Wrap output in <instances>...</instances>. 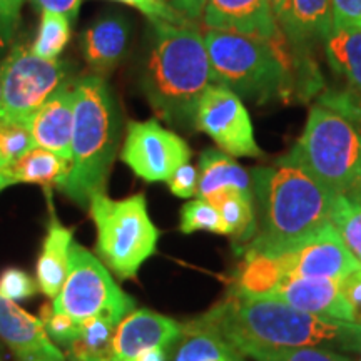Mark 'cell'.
Here are the masks:
<instances>
[{"instance_id":"obj_39","label":"cell","mask_w":361,"mask_h":361,"mask_svg":"<svg viewBox=\"0 0 361 361\" xmlns=\"http://www.w3.org/2000/svg\"><path fill=\"white\" fill-rule=\"evenodd\" d=\"M34 6L40 8V12H57L66 16L67 19L75 20L82 0H32Z\"/></svg>"},{"instance_id":"obj_14","label":"cell","mask_w":361,"mask_h":361,"mask_svg":"<svg viewBox=\"0 0 361 361\" xmlns=\"http://www.w3.org/2000/svg\"><path fill=\"white\" fill-rule=\"evenodd\" d=\"M183 336V326L173 318L151 310L129 313L117 324L112 341V361H133L142 351L169 348Z\"/></svg>"},{"instance_id":"obj_24","label":"cell","mask_w":361,"mask_h":361,"mask_svg":"<svg viewBox=\"0 0 361 361\" xmlns=\"http://www.w3.org/2000/svg\"><path fill=\"white\" fill-rule=\"evenodd\" d=\"M69 168V159L45 151L42 147H34L8 166V174L16 184L27 183L44 188H59L66 180Z\"/></svg>"},{"instance_id":"obj_41","label":"cell","mask_w":361,"mask_h":361,"mask_svg":"<svg viewBox=\"0 0 361 361\" xmlns=\"http://www.w3.org/2000/svg\"><path fill=\"white\" fill-rule=\"evenodd\" d=\"M166 2H168L174 11L183 13L188 20L197 22L201 20L207 0H166Z\"/></svg>"},{"instance_id":"obj_19","label":"cell","mask_w":361,"mask_h":361,"mask_svg":"<svg viewBox=\"0 0 361 361\" xmlns=\"http://www.w3.org/2000/svg\"><path fill=\"white\" fill-rule=\"evenodd\" d=\"M276 22L293 47L324 42L333 30L331 0H284Z\"/></svg>"},{"instance_id":"obj_22","label":"cell","mask_w":361,"mask_h":361,"mask_svg":"<svg viewBox=\"0 0 361 361\" xmlns=\"http://www.w3.org/2000/svg\"><path fill=\"white\" fill-rule=\"evenodd\" d=\"M284 279L278 256L243 251V263L234 276L231 295L241 298H271Z\"/></svg>"},{"instance_id":"obj_15","label":"cell","mask_w":361,"mask_h":361,"mask_svg":"<svg viewBox=\"0 0 361 361\" xmlns=\"http://www.w3.org/2000/svg\"><path fill=\"white\" fill-rule=\"evenodd\" d=\"M133 27L123 13L109 12L99 16L80 37L84 61L92 74L109 75L128 56Z\"/></svg>"},{"instance_id":"obj_48","label":"cell","mask_w":361,"mask_h":361,"mask_svg":"<svg viewBox=\"0 0 361 361\" xmlns=\"http://www.w3.org/2000/svg\"><path fill=\"white\" fill-rule=\"evenodd\" d=\"M360 129H361V121H360Z\"/></svg>"},{"instance_id":"obj_28","label":"cell","mask_w":361,"mask_h":361,"mask_svg":"<svg viewBox=\"0 0 361 361\" xmlns=\"http://www.w3.org/2000/svg\"><path fill=\"white\" fill-rule=\"evenodd\" d=\"M183 341L176 351L174 361H209L238 356L214 331L194 319L183 326Z\"/></svg>"},{"instance_id":"obj_10","label":"cell","mask_w":361,"mask_h":361,"mask_svg":"<svg viewBox=\"0 0 361 361\" xmlns=\"http://www.w3.org/2000/svg\"><path fill=\"white\" fill-rule=\"evenodd\" d=\"M194 129L209 135L233 157H261L250 112L241 97L219 84H209L197 102Z\"/></svg>"},{"instance_id":"obj_42","label":"cell","mask_w":361,"mask_h":361,"mask_svg":"<svg viewBox=\"0 0 361 361\" xmlns=\"http://www.w3.org/2000/svg\"><path fill=\"white\" fill-rule=\"evenodd\" d=\"M133 361H166L164 348H151L139 353Z\"/></svg>"},{"instance_id":"obj_1","label":"cell","mask_w":361,"mask_h":361,"mask_svg":"<svg viewBox=\"0 0 361 361\" xmlns=\"http://www.w3.org/2000/svg\"><path fill=\"white\" fill-rule=\"evenodd\" d=\"M196 322L214 331L233 351L243 345L361 351V324L306 313L273 298L252 300L229 293Z\"/></svg>"},{"instance_id":"obj_40","label":"cell","mask_w":361,"mask_h":361,"mask_svg":"<svg viewBox=\"0 0 361 361\" xmlns=\"http://www.w3.org/2000/svg\"><path fill=\"white\" fill-rule=\"evenodd\" d=\"M25 0H0V27L8 35L19 20L22 6Z\"/></svg>"},{"instance_id":"obj_33","label":"cell","mask_w":361,"mask_h":361,"mask_svg":"<svg viewBox=\"0 0 361 361\" xmlns=\"http://www.w3.org/2000/svg\"><path fill=\"white\" fill-rule=\"evenodd\" d=\"M40 322H42L49 338L67 346L79 336L80 323H82L79 319L72 318L71 314L59 313V311L54 310L52 305L42 306V310H40Z\"/></svg>"},{"instance_id":"obj_26","label":"cell","mask_w":361,"mask_h":361,"mask_svg":"<svg viewBox=\"0 0 361 361\" xmlns=\"http://www.w3.org/2000/svg\"><path fill=\"white\" fill-rule=\"evenodd\" d=\"M117 324L107 316L82 319L80 333L69 345L74 361H112V341Z\"/></svg>"},{"instance_id":"obj_18","label":"cell","mask_w":361,"mask_h":361,"mask_svg":"<svg viewBox=\"0 0 361 361\" xmlns=\"http://www.w3.org/2000/svg\"><path fill=\"white\" fill-rule=\"evenodd\" d=\"M74 84L69 82L59 89L29 119L35 147H42L69 161L74 130Z\"/></svg>"},{"instance_id":"obj_36","label":"cell","mask_w":361,"mask_h":361,"mask_svg":"<svg viewBox=\"0 0 361 361\" xmlns=\"http://www.w3.org/2000/svg\"><path fill=\"white\" fill-rule=\"evenodd\" d=\"M197 180H200V171L192 164H184L176 173L166 180L169 186V191L180 200H189V197L197 194Z\"/></svg>"},{"instance_id":"obj_7","label":"cell","mask_w":361,"mask_h":361,"mask_svg":"<svg viewBox=\"0 0 361 361\" xmlns=\"http://www.w3.org/2000/svg\"><path fill=\"white\" fill-rule=\"evenodd\" d=\"M90 218L97 228L96 252L121 279L134 278L154 255L159 231L147 213L142 192L124 200H111L106 192L89 202Z\"/></svg>"},{"instance_id":"obj_11","label":"cell","mask_w":361,"mask_h":361,"mask_svg":"<svg viewBox=\"0 0 361 361\" xmlns=\"http://www.w3.org/2000/svg\"><path fill=\"white\" fill-rule=\"evenodd\" d=\"M121 159L135 176L147 183H157L168 180L176 169L191 161V147L179 134L162 128L156 119L130 121Z\"/></svg>"},{"instance_id":"obj_21","label":"cell","mask_w":361,"mask_h":361,"mask_svg":"<svg viewBox=\"0 0 361 361\" xmlns=\"http://www.w3.org/2000/svg\"><path fill=\"white\" fill-rule=\"evenodd\" d=\"M200 180H197V197L207 200L213 194L224 189H236L255 197L252 178L247 171L226 154L221 149H206L200 159Z\"/></svg>"},{"instance_id":"obj_47","label":"cell","mask_w":361,"mask_h":361,"mask_svg":"<svg viewBox=\"0 0 361 361\" xmlns=\"http://www.w3.org/2000/svg\"><path fill=\"white\" fill-rule=\"evenodd\" d=\"M238 361H250V360H247V358H243V356H239V355H238Z\"/></svg>"},{"instance_id":"obj_4","label":"cell","mask_w":361,"mask_h":361,"mask_svg":"<svg viewBox=\"0 0 361 361\" xmlns=\"http://www.w3.org/2000/svg\"><path fill=\"white\" fill-rule=\"evenodd\" d=\"M71 168L62 192L80 207L106 192L121 142V111L106 78L89 74L75 80Z\"/></svg>"},{"instance_id":"obj_45","label":"cell","mask_w":361,"mask_h":361,"mask_svg":"<svg viewBox=\"0 0 361 361\" xmlns=\"http://www.w3.org/2000/svg\"><path fill=\"white\" fill-rule=\"evenodd\" d=\"M2 97H4V87H2V62H0V116H2Z\"/></svg>"},{"instance_id":"obj_20","label":"cell","mask_w":361,"mask_h":361,"mask_svg":"<svg viewBox=\"0 0 361 361\" xmlns=\"http://www.w3.org/2000/svg\"><path fill=\"white\" fill-rule=\"evenodd\" d=\"M72 236L74 229L62 226L56 216H52L37 261V286L47 298H56L64 286Z\"/></svg>"},{"instance_id":"obj_44","label":"cell","mask_w":361,"mask_h":361,"mask_svg":"<svg viewBox=\"0 0 361 361\" xmlns=\"http://www.w3.org/2000/svg\"><path fill=\"white\" fill-rule=\"evenodd\" d=\"M269 2H271V7H273L274 17H278V13H279V11H281L284 0H269Z\"/></svg>"},{"instance_id":"obj_34","label":"cell","mask_w":361,"mask_h":361,"mask_svg":"<svg viewBox=\"0 0 361 361\" xmlns=\"http://www.w3.org/2000/svg\"><path fill=\"white\" fill-rule=\"evenodd\" d=\"M37 281L19 268H7L0 274V295L11 301L29 300L37 293Z\"/></svg>"},{"instance_id":"obj_23","label":"cell","mask_w":361,"mask_h":361,"mask_svg":"<svg viewBox=\"0 0 361 361\" xmlns=\"http://www.w3.org/2000/svg\"><path fill=\"white\" fill-rule=\"evenodd\" d=\"M207 201L219 211L228 228V234L233 236L234 243H238L241 250L250 245L258 231L255 197L236 189H224L207 197Z\"/></svg>"},{"instance_id":"obj_3","label":"cell","mask_w":361,"mask_h":361,"mask_svg":"<svg viewBox=\"0 0 361 361\" xmlns=\"http://www.w3.org/2000/svg\"><path fill=\"white\" fill-rule=\"evenodd\" d=\"M258 231L243 251L278 256L329 223L333 194L301 166L279 157L251 171Z\"/></svg>"},{"instance_id":"obj_43","label":"cell","mask_w":361,"mask_h":361,"mask_svg":"<svg viewBox=\"0 0 361 361\" xmlns=\"http://www.w3.org/2000/svg\"><path fill=\"white\" fill-rule=\"evenodd\" d=\"M13 179L11 178V174H8V164L6 161L2 159V156H0V191H4V189L12 186Z\"/></svg>"},{"instance_id":"obj_30","label":"cell","mask_w":361,"mask_h":361,"mask_svg":"<svg viewBox=\"0 0 361 361\" xmlns=\"http://www.w3.org/2000/svg\"><path fill=\"white\" fill-rule=\"evenodd\" d=\"M234 353L250 361H353L338 351L301 346V348H268L259 345H243Z\"/></svg>"},{"instance_id":"obj_17","label":"cell","mask_w":361,"mask_h":361,"mask_svg":"<svg viewBox=\"0 0 361 361\" xmlns=\"http://www.w3.org/2000/svg\"><path fill=\"white\" fill-rule=\"evenodd\" d=\"M271 298L306 313L353 323V314L341 293L340 279L284 278Z\"/></svg>"},{"instance_id":"obj_5","label":"cell","mask_w":361,"mask_h":361,"mask_svg":"<svg viewBox=\"0 0 361 361\" xmlns=\"http://www.w3.org/2000/svg\"><path fill=\"white\" fill-rule=\"evenodd\" d=\"M211 80L241 99L268 102L290 87V59L283 42L226 30H202Z\"/></svg>"},{"instance_id":"obj_32","label":"cell","mask_w":361,"mask_h":361,"mask_svg":"<svg viewBox=\"0 0 361 361\" xmlns=\"http://www.w3.org/2000/svg\"><path fill=\"white\" fill-rule=\"evenodd\" d=\"M34 147L29 124L0 116V156L8 166Z\"/></svg>"},{"instance_id":"obj_37","label":"cell","mask_w":361,"mask_h":361,"mask_svg":"<svg viewBox=\"0 0 361 361\" xmlns=\"http://www.w3.org/2000/svg\"><path fill=\"white\" fill-rule=\"evenodd\" d=\"M333 27L361 30V0H331Z\"/></svg>"},{"instance_id":"obj_29","label":"cell","mask_w":361,"mask_h":361,"mask_svg":"<svg viewBox=\"0 0 361 361\" xmlns=\"http://www.w3.org/2000/svg\"><path fill=\"white\" fill-rule=\"evenodd\" d=\"M71 24V19L62 13L44 11L40 13L39 32L30 51L47 61H56L69 44L72 34Z\"/></svg>"},{"instance_id":"obj_12","label":"cell","mask_w":361,"mask_h":361,"mask_svg":"<svg viewBox=\"0 0 361 361\" xmlns=\"http://www.w3.org/2000/svg\"><path fill=\"white\" fill-rule=\"evenodd\" d=\"M284 278L341 279L361 268L331 223L278 255Z\"/></svg>"},{"instance_id":"obj_6","label":"cell","mask_w":361,"mask_h":361,"mask_svg":"<svg viewBox=\"0 0 361 361\" xmlns=\"http://www.w3.org/2000/svg\"><path fill=\"white\" fill-rule=\"evenodd\" d=\"M283 159L295 162L333 196L348 194L361 184V129L328 106L311 107L295 146Z\"/></svg>"},{"instance_id":"obj_16","label":"cell","mask_w":361,"mask_h":361,"mask_svg":"<svg viewBox=\"0 0 361 361\" xmlns=\"http://www.w3.org/2000/svg\"><path fill=\"white\" fill-rule=\"evenodd\" d=\"M0 338L22 361H66L54 345L40 318L25 313L0 295Z\"/></svg>"},{"instance_id":"obj_13","label":"cell","mask_w":361,"mask_h":361,"mask_svg":"<svg viewBox=\"0 0 361 361\" xmlns=\"http://www.w3.org/2000/svg\"><path fill=\"white\" fill-rule=\"evenodd\" d=\"M204 29L226 30L271 42H283L269 0H207L202 12Z\"/></svg>"},{"instance_id":"obj_46","label":"cell","mask_w":361,"mask_h":361,"mask_svg":"<svg viewBox=\"0 0 361 361\" xmlns=\"http://www.w3.org/2000/svg\"><path fill=\"white\" fill-rule=\"evenodd\" d=\"M209 361H238V356H229V358H218V360H209Z\"/></svg>"},{"instance_id":"obj_27","label":"cell","mask_w":361,"mask_h":361,"mask_svg":"<svg viewBox=\"0 0 361 361\" xmlns=\"http://www.w3.org/2000/svg\"><path fill=\"white\" fill-rule=\"evenodd\" d=\"M329 223L361 263V184L348 194L333 196Z\"/></svg>"},{"instance_id":"obj_8","label":"cell","mask_w":361,"mask_h":361,"mask_svg":"<svg viewBox=\"0 0 361 361\" xmlns=\"http://www.w3.org/2000/svg\"><path fill=\"white\" fill-rule=\"evenodd\" d=\"M54 310L82 319L107 316L119 324L133 313L135 301L117 286L102 261L84 246L72 243L64 286L54 298Z\"/></svg>"},{"instance_id":"obj_35","label":"cell","mask_w":361,"mask_h":361,"mask_svg":"<svg viewBox=\"0 0 361 361\" xmlns=\"http://www.w3.org/2000/svg\"><path fill=\"white\" fill-rule=\"evenodd\" d=\"M112 2L124 4V6L137 8L139 12H142L149 20H164L171 22V24H189L191 20H188L183 13L174 11L166 0H112Z\"/></svg>"},{"instance_id":"obj_9","label":"cell","mask_w":361,"mask_h":361,"mask_svg":"<svg viewBox=\"0 0 361 361\" xmlns=\"http://www.w3.org/2000/svg\"><path fill=\"white\" fill-rule=\"evenodd\" d=\"M69 82L66 62L47 61L16 45L2 62V116L29 124L34 112Z\"/></svg>"},{"instance_id":"obj_31","label":"cell","mask_w":361,"mask_h":361,"mask_svg":"<svg viewBox=\"0 0 361 361\" xmlns=\"http://www.w3.org/2000/svg\"><path fill=\"white\" fill-rule=\"evenodd\" d=\"M180 231L191 234L196 231H209L218 234H228L219 211L207 200L196 197L180 207Z\"/></svg>"},{"instance_id":"obj_38","label":"cell","mask_w":361,"mask_h":361,"mask_svg":"<svg viewBox=\"0 0 361 361\" xmlns=\"http://www.w3.org/2000/svg\"><path fill=\"white\" fill-rule=\"evenodd\" d=\"M341 293L348 303L353 323L361 324V268L340 279Z\"/></svg>"},{"instance_id":"obj_2","label":"cell","mask_w":361,"mask_h":361,"mask_svg":"<svg viewBox=\"0 0 361 361\" xmlns=\"http://www.w3.org/2000/svg\"><path fill=\"white\" fill-rule=\"evenodd\" d=\"M209 84V59L196 22L149 20L141 87L156 116L176 128L194 129L197 102Z\"/></svg>"},{"instance_id":"obj_25","label":"cell","mask_w":361,"mask_h":361,"mask_svg":"<svg viewBox=\"0 0 361 361\" xmlns=\"http://www.w3.org/2000/svg\"><path fill=\"white\" fill-rule=\"evenodd\" d=\"M324 51L331 69L348 80L355 96L361 99V30L333 27Z\"/></svg>"}]
</instances>
